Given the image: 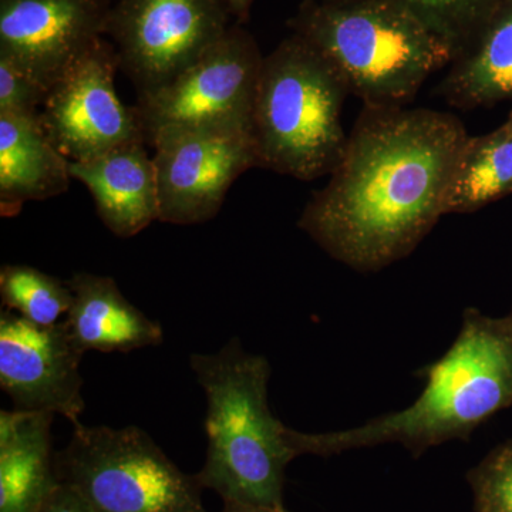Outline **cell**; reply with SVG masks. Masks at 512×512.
Here are the masks:
<instances>
[{
	"mask_svg": "<svg viewBox=\"0 0 512 512\" xmlns=\"http://www.w3.org/2000/svg\"><path fill=\"white\" fill-rule=\"evenodd\" d=\"M190 365L208 406L202 487L224 503L281 507L286 466L298 456L291 429L269 409L268 360L232 339L220 352L191 355Z\"/></svg>",
	"mask_w": 512,
	"mask_h": 512,
	"instance_id": "cell-3",
	"label": "cell"
},
{
	"mask_svg": "<svg viewBox=\"0 0 512 512\" xmlns=\"http://www.w3.org/2000/svg\"><path fill=\"white\" fill-rule=\"evenodd\" d=\"M151 146L157 170L160 218L194 225L220 212L239 175L258 167L252 131H184Z\"/></svg>",
	"mask_w": 512,
	"mask_h": 512,
	"instance_id": "cell-10",
	"label": "cell"
},
{
	"mask_svg": "<svg viewBox=\"0 0 512 512\" xmlns=\"http://www.w3.org/2000/svg\"><path fill=\"white\" fill-rule=\"evenodd\" d=\"M83 353L64 319L39 326L3 308L0 313V386L18 410L49 412L73 426L84 412Z\"/></svg>",
	"mask_w": 512,
	"mask_h": 512,
	"instance_id": "cell-11",
	"label": "cell"
},
{
	"mask_svg": "<svg viewBox=\"0 0 512 512\" xmlns=\"http://www.w3.org/2000/svg\"><path fill=\"white\" fill-rule=\"evenodd\" d=\"M471 483L477 512H512V448L478 468Z\"/></svg>",
	"mask_w": 512,
	"mask_h": 512,
	"instance_id": "cell-21",
	"label": "cell"
},
{
	"mask_svg": "<svg viewBox=\"0 0 512 512\" xmlns=\"http://www.w3.org/2000/svg\"><path fill=\"white\" fill-rule=\"evenodd\" d=\"M46 97L45 87L0 57V114L40 116Z\"/></svg>",
	"mask_w": 512,
	"mask_h": 512,
	"instance_id": "cell-22",
	"label": "cell"
},
{
	"mask_svg": "<svg viewBox=\"0 0 512 512\" xmlns=\"http://www.w3.org/2000/svg\"><path fill=\"white\" fill-rule=\"evenodd\" d=\"M229 9H231L232 16L238 19L239 22H245L248 19L249 12H251L252 5L255 0H227Z\"/></svg>",
	"mask_w": 512,
	"mask_h": 512,
	"instance_id": "cell-25",
	"label": "cell"
},
{
	"mask_svg": "<svg viewBox=\"0 0 512 512\" xmlns=\"http://www.w3.org/2000/svg\"><path fill=\"white\" fill-rule=\"evenodd\" d=\"M264 56L241 26L136 109L148 144L184 131H252V111Z\"/></svg>",
	"mask_w": 512,
	"mask_h": 512,
	"instance_id": "cell-7",
	"label": "cell"
},
{
	"mask_svg": "<svg viewBox=\"0 0 512 512\" xmlns=\"http://www.w3.org/2000/svg\"><path fill=\"white\" fill-rule=\"evenodd\" d=\"M349 90L306 40L286 37L264 57L254 111L258 167L312 181L330 174L345 153L343 101Z\"/></svg>",
	"mask_w": 512,
	"mask_h": 512,
	"instance_id": "cell-5",
	"label": "cell"
},
{
	"mask_svg": "<svg viewBox=\"0 0 512 512\" xmlns=\"http://www.w3.org/2000/svg\"><path fill=\"white\" fill-rule=\"evenodd\" d=\"M291 26L369 107H406L456 57L396 0H306Z\"/></svg>",
	"mask_w": 512,
	"mask_h": 512,
	"instance_id": "cell-4",
	"label": "cell"
},
{
	"mask_svg": "<svg viewBox=\"0 0 512 512\" xmlns=\"http://www.w3.org/2000/svg\"><path fill=\"white\" fill-rule=\"evenodd\" d=\"M508 121H510V123L512 124V116H511V119H510V120H508Z\"/></svg>",
	"mask_w": 512,
	"mask_h": 512,
	"instance_id": "cell-26",
	"label": "cell"
},
{
	"mask_svg": "<svg viewBox=\"0 0 512 512\" xmlns=\"http://www.w3.org/2000/svg\"><path fill=\"white\" fill-rule=\"evenodd\" d=\"M512 397V336L503 326L470 313L446 356L429 370L426 389L399 413L353 429L301 433L291 429L296 456H332L397 443L413 451L460 439Z\"/></svg>",
	"mask_w": 512,
	"mask_h": 512,
	"instance_id": "cell-2",
	"label": "cell"
},
{
	"mask_svg": "<svg viewBox=\"0 0 512 512\" xmlns=\"http://www.w3.org/2000/svg\"><path fill=\"white\" fill-rule=\"evenodd\" d=\"M512 192V124L468 137L451 174L444 215L466 214Z\"/></svg>",
	"mask_w": 512,
	"mask_h": 512,
	"instance_id": "cell-18",
	"label": "cell"
},
{
	"mask_svg": "<svg viewBox=\"0 0 512 512\" xmlns=\"http://www.w3.org/2000/svg\"><path fill=\"white\" fill-rule=\"evenodd\" d=\"M70 160L47 136L40 116L0 114V212L15 217L29 201L69 190Z\"/></svg>",
	"mask_w": 512,
	"mask_h": 512,
	"instance_id": "cell-15",
	"label": "cell"
},
{
	"mask_svg": "<svg viewBox=\"0 0 512 512\" xmlns=\"http://www.w3.org/2000/svg\"><path fill=\"white\" fill-rule=\"evenodd\" d=\"M109 0H0V57L49 92L106 33Z\"/></svg>",
	"mask_w": 512,
	"mask_h": 512,
	"instance_id": "cell-12",
	"label": "cell"
},
{
	"mask_svg": "<svg viewBox=\"0 0 512 512\" xmlns=\"http://www.w3.org/2000/svg\"><path fill=\"white\" fill-rule=\"evenodd\" d=\"M468 137L463 123L443 111L365 106L299 227L356 271L386 268L409 255L443 217Z\"/></svg>",
	"mask_w": 512,
	"mask_h": 512,
	"instance_id": "cell-1",
	"label": "cell"
},
{
	"mask_svg": "<svg viewBox=\"0 0 512 512\" xmlns=\"http://www.w3.org/2000/svg\"><path fill=\"white\" fill-rule=\"evenodd\" d=\"M56 473L96 512H207L197 476L183 473L136 426L76 424Z\"/></svg>",
	"mask_w": 512,
	"mask_h": 512,
	"instance_id": "cell-6",
	"label": "cell"
},
{
	"mask_svg": "<svg viewBox=\"0 0 512 512\" xmlns=\"http://www.w3.org/2000/svg\"><path fill=\"white\" fill-rule=\"evenodd\" d=\"M53 419L49 412H0V512H40L59 484Z\"/></svg>",
	"mask_w": 512,
	"mask_h": 512,
	"instance_id": "cell-16",
	"label": "cell"
},
{
	"mask_svg": "<svg viewBox=\"0 0 512 512\" xmlns=\"http://www.w3.org/2000/svg\"><path fill=\"white\" fill-rule=\"evenodd\" d=\"M70 174L90 191L100 220L116 237H136L160 218L157 170L146 141L70 161Z\"/></svg>",
	"mask_w": 512,
	"mask_h": 512,
	"instance_id": "cell-13",
	"label": "cell"
},
{
	"mask_svg": "<svg viewBox=\"0 0 512 512\" xmlns=\"http://www.w3.org/2000/svg\"><path fill=\"white\" fill-rule=\"evenodd\" d=\"M453 47L456 57L511 0H396ZM454 57V59H456Z\"/></svg>",
	"mask_w": 512,
	"mask_h": 512,
	"instance_id": "cell-20",
	"label": "cell"
},
{
	"mask_svg": "<svg viewBox=\"0 0 512 512\" xmlns=\"http://www.w3.org/2000/svg\"><path fill=\"white\" fill-rule=\"evenodd\" d=\"M439 92L457 109L512 97V0L451 62Z\"/></svg>",
	"mask_w": 512,
	"mask_h": 512,
	"instance_id": "cell-17",
	"label": "cell"
},
{
	"mask_svg": "<svg viewBox=\"0 0 512 512\" xmlns=\"http://www.w3.org/2000/svg\"><path fill=\"white\" fill-rule=\"evenodd\" d=\"M40 512H96L72 485L59 481Z\"/></svg>",
	"mask_w": 512,
	"mask_h": 512,
	"instance_id": "cell-23",
	"label": "cell"
},
{
	"mask_svg": "<svg viewBox=\"0 0 512 512\" xmlns=\"http://www.w3.org/2000/svg\"><path fill=\"white\" fill-rule=\"evenodd\" d=\"M117 69L116 49L101 37L47 92L40 121L67 160H90L146 141L136 106H124L117 96Z\"/></svg>",
	"mask_w": 512,
	"mask_h": 512,
	"instance_id": "cell-9",
	"label": "cell"
},
{
	"mask_svg": "<svg viewBox=\"0 0 512 512\" xmlns=\"http://www.w3.org/2000/svg\"><path fill=\"white\" fill-rule=\"evenodd\" d=\"M67 284L73 302L64 323L83 355L90 350L127 353L163 342L160 323L128 302L110 276L79 272Z\"/></svg>",
	"mask_w": 512,
	"mask_h": 512,
	"instance_id": "cell-14",
	"label": "cell"
},
{
	"mask_svg": "<svg viewBox=\"0 0 512 512\" xmlns=\"http://www.w3.org/2000/svg\"><path fill=\"white\" fill-rule=\"evenodd\" d=\"M0 296L3 308L39 326L62 322L73 302L67 281L26 265L2 266Z\"/></svg>",
	"mask_w": 512,
	"mask_h": 512,
	"instance_id": "cell-19",
	"label": "cell"
},
{
	"mask_svg": "<svg viewBox=\"0 0 512 512\" xmlns=\"http://www.w3.org/2000/svg\"><path fill=\"white\" fill-rule=\"evenodd\" d=\"M234 18L227 0H121L106 33L138 97L156 93L198 62Z\"/></svg>",
	"mask_w": 512,
	"mask_h": 512,
	"instance_id": "cell-8",
	"label": "cell"
},
{
	"mask_svg": "<svg viewBox=\"0 0 512 512\" xmlns=\"http://www.w3.org/2000/svg\"><path fill=\"white\" fill-rule=\"evenodd\" d=\"M220 512H289L281 507H262V505L232 504L224 503V508Z\"/></svg>",
	"mask_w": 512,
	"mask_h": 512,
	"instance_id": "cell-24",
	"label": "cell"
}]
</instances>
